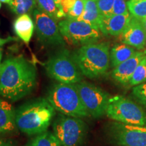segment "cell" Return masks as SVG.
<instances>
[{
	"label": "cell",
	"instance_id": "cell-30",
	"mask_svg": "<svg viewBox=\"0 0 146 146\" xmlns=\"http://www.w3.org/2000/svg\"><path fill=\"white\" fill-rule=\"evenodd\" d=\"M0 146H14V145L10 140L0 138Z\"/></svg>",
	"mask_w": 146,
	"mask_h": 146
},
{
	"label": "cell",
	"instance_id": "cell-6",
	"mask_svg": "<svg viewBox=\"0 0 146 146\" xmlns=\"http://www.w3.org/2000/svg\"><path fill=\"white\" fill-rule=\"evenodd\" d=\"M53 131L61 146H81L86 139L88 128L80 118L60 113L53 123Z\"/></svg>",
	"mask_w": 146,
	"mask_h": 146
},
{
	"label": "cell",
	"instance_id": "cell-13",
	"mask_svg": "<svg viewBox=\"0 0 146 146\" xmlns=\"http://www.w3.org/2000/svg\"><path fill=\"white\" fill-rule=\"evenodd\" d=\"M145 56L146 50L136 52L132 57L113 69L112 72V78L115 81L123 85L129 83L136 68Z\"/></svg>",
	"mask_w": 146,
	"mask_h": 146
},
{
	"label": "cell",
	"instance_id": "cell-2",
	"mask_svg": "<svg viewBox=\"0 0 146 146\" xmlns=\"http://www.w3.org/2000/svg\"><path fill=\"white\" fill-rule=\"evenodd\" d=\"M56 110L47 98H40L29 101L16 110L17 129L28 135H37L47 131Z\"/></svg>",
	"mask_w": 146,
	"mask_h": 146
},
{
	"label": "cell",
	"instance_id": "cell-7",
	"mask_svg": "<svg viewBox=\"0 0 146 146\" xmlns=\"http://www.w3.org/2000/svg\"><path fill=\"white\" fill-rule=\"evenodd\" d=\"M106 114L118 123L146 127V114L143 108L124 96L110 97Z\"/></svg>",
	"mask_w": 146,
	"mask_h": 146
},
{
	"label": "cell",
	"instance_id": "cell-23",
	"mask_svg": "<svg viewBox=\"0 0 146 146\" xmlns=\"http://www.w3.org/2000/svg\"><path fill=\"white\" fill-rule=\"evenodd\" d=\"M146 81V56L139 64L132 77H131L129 84L133 86L142 84Z\"/></svg>",
	"mask_w": 146,
	"mask_h": 146
},
{
	"label": "cell",
	"instance_id": "cell-14",
	"mask_svg": "<svg viewBox=\"0 0 146 146\" xmlns=\"http://www.w3.org/2000/svg\"><path fill=\"white\" fill-rule=\"evenodd\" d=\"M132 15L128 12L120 15H113L110 17L102 18L100 29L102 34L113 36L120 35L127 28Z\"/></svg>",
	"mask_w": 146,
	"mask_h": 146
},
{
	"label": "cell",
	"instance_id": "cell-20",
	"mask_svg": "<svg viewBox=\"0 0 146 146\" xmlns=\"http://www.w3.org/2000/svg\"><path fill=\"white\" fill-rule=\"evenodd\" d=\"M10 10L16 15L33 14L36 6V0H12L9 4Z\"/></svg>",
	"mask_w": 146,
	"mask_h": 146
},
{
	"label": "cell",
	"instance_id": "cell-36",
	"mask_svg": "<svg viewBox=\"0 0 146 146\" xmlns=\"http://www.w3.org/2000/svg\"><path fill=\"white\" fill-rule=\"evenodd\" d=\"M25 146H29V143L27 144V145H25Z\"/></svg>",
	"mask_w": 146,
	"mask_h": 146
},
{
	"label": "cell",
	"instance_id": "cell-10",
	"mask_svg": "<svg viewBox=\"0 0 146 146\" xmlns=\"http://www.w3.org/2000/svg\"><path fill=\"white\" fill-rule=\"evenodd\" d=\"M110 141L118 146H146V127L113 122L108 125Z\"/></svg>",
	"mask_w": 146,
	"mask_h": 146
},
{
	"label": "cell",
	"instance_id": "cell-37",
	"mask_svg": "<svg viewBox=\"0 0 146 146\" xmlns=\"http://www.w3.org/2000/svg\"><path fill=\"white\" fill-rule=\"evenodd\" d=\"M145 47H146V44H145Z\"/></svg>",
	"mask_w": 146,
	"mask_h": 146
},
{
	"label": "cell",
	"instance_id": "cell-28",
	"mask_svg": "<svg viewBox=\"0 0 146 146\" xmlns=\"http://www.w3.org/2000/svg\"><path fill=\"white\" fill-rule=\"evenodd\" d=\"M75 1L76 0H62L61 1V6L66 16L72 9Z\"/></svg>",
	"mask_w": 146,
	"mask_h": 146
},
{
	"label": "cell",
	"instance_id": "cell-32",
	"mask_svg": "<svg viewBox=\"0 0 146 146\" xmlns=\"http://www.w3.org/2000/svg\"><path fill=\"white\" fill-rule=\"evenodd\" d=\"M141 21H142V23H143V26H144V27H145V31H146V17L143 18V19H141Z\"/></svg>",
	"mask_w": 146,
	"mask_h": 146
},
{
	"label": "cell",
	"instance_id": "cell-19",
	"mask_svg": "<svg viewBox=\"0 0 146 146\" xmlns=\"http://www.w3.org/2000/svg\"><path fill=\"white\" fill-rule=\"evenodd\" d=\"M37 8L50 16L58 22L62 18L66 17L61 5H58L54 0H36Z\"/></svg>",
	"mask_w": 146,
	"mask_h": 146
},
{
	"label": "cell",
	"instance_id": "cell-5",
	"mask_svg": "<svg viewBox=\"0 0 146 146\" xmlns=\"http://www.w3.org/2000/svg\"><path fill=\"white\" fill-rule=\"evenodd\" d=\"M47 75L59 83L76 84L82 81V73L68 50L58 51L49 58L45 64Z\"/></svg>",
	"mask_w": 146,
	"mask_h": 146
},
{
	"label": "cell",
	"instance_id": "cell-27",
	"mask_svg": "<svg viewBox=\"0 0 146 146\" xmlns=\"http://www.w3.org/2000/svg\"><path fill=\"white\" fill-rule=\"evenodd\" d=\"M129 12L125 0H114L113 5L112 16L120 15V14H127Z\"/></svg>",
	"mask_w": 146,
	"mask_h": 146
},
{
	"label": "cell",
	"instance_id": "cell-35",
	"mask_svg": "<svg viewBox=\"0 0 146 146\" xmlns=\"http://www.w3.org/2000/svg\"><path fill=\"white\" fill-rule=\"evenodd\" d=\"M1 1H0V8H1Z\"/></svg>",
	"mask_w": 146,
	"mask_h": 146
},
{
	"label": "cell",
	"instance_id": "cell-29",
	"mask_svg": "<svg viewBox=\"0 0 146 146\" xmlns=\"http://www.w3.org/2000/svg\"><path fill=\"white\" fill-rule=\"evenodd\" d=\"M17 40L18 39H16L15 37H12V36H8V38H5V39H1V38H0V46L6 44V43H9V42L17 41Z\"/></svg>",
	"mask_w": 146,
	"mask_h": 146
},
{
	"label": "cell",
	"instance_id": "cell-18",
	"mask_svg": "<svg viewBox=\"0 0 146 146\" xmlns=\"http://www.w3.org/2000/svg\"><path fill=\"white\" fill-rule=\"evenodd\" d=\"M133 47L124 43L114 45L110 52L111 66L112 68L118 66L121 63L132 57L135 53Z\"/></svg>",
	"mask_w": 146,
	"mask_h": 146
},
{
	"label": "cell",
	"instance_id": "cell-11",
	"mask_svg": "<svg viewBox=\"0 0 146 146\" xmlns=\"http://www.w3.org/2000/svg\"><path fill=\"white\" fill-rule=\"evenodd\" d=\"M32 15L36 35L41 43L51 46L65 45L57 22L38 8L33 11Z\"/></svg>",
	"mask_w": 146,
	"mask_h": 146
},
{
	"label": "cell",
	"instance_id": "cell-24",
	"mask_svg": "<svg viewBox=\"0 0 146 146\" xmlns=\"http://www.w3.org/2000/svg\"><path fill=\"white\" fill-rule=\"evenodd\" d=\"M114 2V0H97L102 18H108L112 16Z\"/></svg>",
	"mask_w": 146,
	"mask_h": 146
},
{
	"label": "cell",
	"instance_id": "cell-3",
	"mask_svg": "<svg viewBox=\"0 0 146 146\" xmlns=\"http://www.w3.org/2000/svg\"><path fill=\"white\" fill-rule=\"evenodd\" d=\"M73 58L82 74L89 78L104 75L110 66V46L107 43L83 45L73 52Z\"/></svg>",
	"mask_w": 146,
	"mask_h": 146
},
{
	"label": "cell",
	"instance_id": "cell-4",
	"mask_svg": "<svg viewBox=\"0 0 146 146\" xmlns=\"http://www.w3.org/2000/svg\"><path fill=\"white\" fill-rule=\"evenodd\" d=\"M47 100L60 114L80 118L89 116L74 84H54L49 89Z\"/></svg>",
	"mask_w": 146,
	"mask_h": 146
},
{
	"label": "cell",
	"instance_id": "cell-21",
	"mask_svg": "<svg viewBox=\"0 0 146 146\" xmlns=\"http://www.w3.org/2000/svg\"><path fill=\"white\" fill-rule=\"evenodd\" d=\"M29 145V146H61L54 133L48 131L37 135Z\"/></svg>",
	"mask_w": 146,
	"mask_h": 146
},
{
	"label": "cell",
	"instance_id": "cell-33",
	"mask_svg": "<svg viewBox=\"0 0 146 146\" xmlns=\"http://www.w3.org/2000/svg\"><path fill=\"white\" fill-rule=\"evenodd\" d=\"M1 58H2V49L0 47V67H1Z\"/></svg>",
	"mask_w": 146,
	"mask_h": 146
},
{
	"label": "cell",
	"instance_id": "cell-22",
	"mask_svg": "<svg viewBox=\"0 0 146 146\" xmlns=\"http://www.w3.org/2000/svg\"><path fill=\"white\" fill-rule=\"evenodd\" d=\"M127 5L133 16L140 20L146 17V0H128Z\"/></svg>",
	"mask_w": 146,
	"mask_h": 146
},
{
	"label": "cell",
	"instance_id": "cell-16",
	"mask_svg": "<svg viewBox=\"0 0 146 146\" xmlns=\"http://www.w3.org/2000/svg\"><path fill=\"white\" fill-rule=\"evenodd\" d=\"M34 21L29 14H23L16 18L14 23V30L20 39L26 43L30 42L34 32Z\"/></svg>",
	"mask_w": 146,
	"mask_h": 146
},
{
	"label": "cell",
	"instance_id": "cell-1",
	"mask_svg": "<svg viewBox=\"0 0 146 146\" xmlns=\"http://www.w3.org/2000/svg\"><path fill=\"white\" fill-rule=\"evenodd\" d=\"M37 85L33 64L23 56L7 58L0 67V96L16 102L30 95Z\"/></svg>",
	"mask_w": 146,
	"mask_h": 146
},
{
	"label": "cell",
	"instance_id": "cell-15",
	"mask_svg": "<svg viewBox=\"0 0 146 146\" xmlns=\"http://www.w3.org/2000/svg\"><path fill=\"white\" fill-rule=\"evenodd\" d=\"M16 125V110L11 104L0 98V133L13 132Z\"/></svg>",
	"mask_w": 146,
	"mask_h": 146
},
{
	"label": "cell",
	"instance_id": "cell-8",
	"mask_svg": "<svg viewBox=\"0 0 146 146\" xmlns=\"http://www.w3.org/2000/svg\"><path fill=\"white\" fill-rule=\"evenodd\" d=\"M58 26L63 37L73 45L83 46L96 43L102 37L100 29L86 22L66 18L60 21Z\"/></svg>",
	"mask_w": 146,
	"mask_h": 146
},
{
	"label": "cell",
	"instance_id": "cell-26",
	"mask_svg": "<svg viewBox=\"0 0 146 146\" xmlns=\"http://www.w3.org/2000/svg\"><path fill=\"white\" fill-rule=\"evenodd\" d=\"M133 94L141 105L146 107V83L140 84L133 87Z\"/></svg>",
	"mask_w": 146,
	"mask_h": 146
},
{
	"label": "cell",
	"instance_id": "cell-34",
	"mask_svg": "<svg viewBox=\"0 0 146 146\" xmlns=\"http://www.w3.org/2000/svg\"><path fill=\"white\" fill-rule=\"evenodd\" d=\"M54 1L58 5H61V1L62 0H54Z\"/></svg>",
	"mask_w": 146,
	"mask_h": 146
},
{
	"label": "cell",
	"instance_id": "cell-17",
	"mask_svg": "<svg viewBox=\"0 0 146 146\" xmlns=\"http://www.w3.org/2000/svg\"><path fill=\"white\" fill-rule=\"evenodd\" d=\"M84 2L85 5L83 12L77 21L86 22L100 29L102 18L100 15L97 0H84Z\"/></svg>",
	"mask_w": 146,
	"mask_h": 146
},
{
	"label": "cell",
	"instance_id": "cell-31",
	"mask_svg": "<svg viewBox=\"0 0 146 146\" xmlns=\"http://www.w3.org/2000/svg\"><path fill=\"white\" fill-rule=\"evenodd\" d=\"M12 0H0V1L1 2H3V3H7V4H10V3L12 2Z\"/></svg>",
	"mask_w": 146,
	"mask_h": 146
},
{
	"label": "cell",
	"instance_id": "cell-12",
	"mask_svg": "<svg viewBox=\"0 0 146 146\" xmlns=\"http://www.w3.org/2000/svg\"><path fill=\"white\" fill-rule=\"evenodd\" d=\"M120 41L124 44L142 50L146 44V31L142 21L132 16L129 25L120 35Z\"/></svg>",
	"mask_w": 146,
	"mask_h": 146
},
{
	"label": "cell",
	"instance_id": "cell-25",
	"mask_svg": "<svg viewBox=\"0 0 146 146\" xmlns=\"http://www.w3.org/2000/svg\"><path fill=\"white\" fill-rule=\"evenodd\" d=\"M84 5H85L84 0H76L74 5L66 16V18L68 19L77 20L83 14Z\"/></svg>",
	"mask_w": 146,
	"mask_h": 146
},
{
	"label": "cell",
	"instance_id": "cell-9",
	"mask_svg": "<svg viewBox=\"0 0 146 146\" xmlns=\"http://www.w3.org/2000/svg\"><path fill=\"white\" fill-rule=\"evenodd\" d=\"M74 85L89 116L98 118L106 114L110 98L108 94L100 87L85 81H81Z\"/></svg>",
	"mask_w": 146,
	"mask_h": 146
}]
</instances>
